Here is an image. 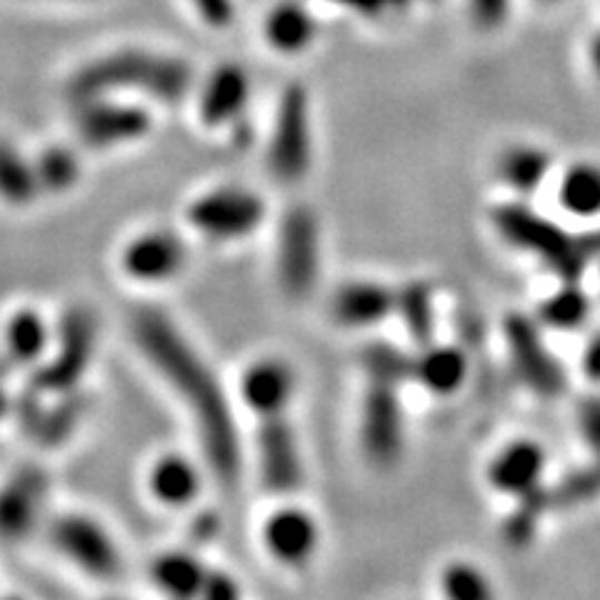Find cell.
I'll return each instance as SVG.
<instances>
[{
  "instance_id": "obj_1",
  "label": "cell",
  "mask_w": 600,
  "mask_h": 600,
  "mask_svg": "<svg viewBox=\"0 0 600 600\" xmlns=\"http://www.w3.org/2000/svg\"><path fill=\"white\" fill-rule=\"evenodd\" d=\"M133 338L166 383L183 400L193 416L208 466L223 483H233L240 470L238 430L226 390L188 338L166 313L143 308L133 316Z\"/></svg>"
},
{
  "instance_id": "obj_2",
  "label": "cell",
  "mask_w": 600,
  "mask_h": 600,
  "mask_svg": "<svg viewBox=\"0 0 600 600\" xmlns=\"http://www.w3.org/2000/svg\"><path fill=\"white\" fill-rule=\"evenodd\" d=\"M193 86V70L176 56L150 53V50H118L96 63L78 70L70 80V96L78 103L90 98H106L116 90H136L163 103H178Z\"/></svg>"
},
{
  "instance_id": "obj_3",
  "label": "cell",
  "mask_w": 600,
  "mask_h": 600,
  "mask_svg": "<svg viewBox=\"0 0 600 600\" xmlns=\"http://www.w3.org/2000/svg\"><path fill=\"white\" fill-rule=\"evenodd\" d=\"M493 223L508 243L526 250V253H533L566 280H573L593 253L590 240L570 236L568 230L550 223L548 218L520 203L500 206L493 213Z\"/></svg>"
},
{
  "instance_id": "obj_4",
  "label": "cell",
  "mask_w": 600,
  "mask_h": 600,
  "mask_svg": "<svg viewBox=\"0 0 600 600\" xmlns=\"http://www.w3.org/2000/svg\"><path fill=\"white\" fill-rule=\"evenodd\" d=\"M96 338H98V320L93 310L86 306L70 308L58 326L56 348L50 353V360L46 366H40L33 388L40 393H56L63 396L76 390L80 378L86 376V370L93 360L96 353Z\"/></svg>"
},
{
  "instance_id": "obj_5",
  "label": "cell",
  "mask_w": 600,
  "mask_h": 600,
  "mask_svg": "<svg viewBox=\"0 0 600 600\" xmlns=\"http://www.w3.org/2000/svg\"><path fill=\"white\" fill-rule=\"evenodd\" d=\"M313 138H310V103L300 86H288L278 100L268 163L283 183H298L308 173Z\"/></svg>"
},
{
  "instance_id": "obj_6",
  "label": "cell",
  "mask_w": 600,
  "mask_h": 600,
  "mask_svg": "<svg viewBox=\"0 0 600 600\" xmlns=\"http://www.w3.org/2000/svg\"><path fill=\"white\" fill-rule=\"evenodd\" d=\"M320 266L318 220L306 206L290 208L278 230V280L288 296L300 298L316 286Z\"/></svg>"
},
{
  "instance_id": "obj_7",
  "label": "cell",
  "mask_w": 600,
  "mask_h": 600,
  "mask_svg": "<svg viewBox=\"0 0 600 600\" xmlns=\"http://www.w3.org/2000/svg\"><path fill=\"white\" fill-rule=\"evenodd\" d=\"M50 543L83 573L110 580L120 570V553L108 530L83 513H63L50 523Z\"/></svg>"
},
{
  "instance_id": "obj_8",
  "label": "cell",
  "mask_w": 600,
  "mask_h": 600,
  "mask_svg": "<svg viewBox=\"0 0 600 600\" xmlns=\"http://www.w3.org/2000/svg\"><path fill=\"white\" fill-rule=\"evenodd\" d=\"M190 226L213 240L250 236L266 220L263 198L246 188H218L200 196L188 210Z\"/></svg>"
},
{
  "instance_id": "obj_9",
  "label": "cell",
  "mask_w": 600,
  "mask_h": 600,
  "mask_svg": "<svg viewBox=\"0 0 600 600\" xmlns=\"http://www.w3.org/2000/svg\"><path fill=\"white\" fill-rule=\"evenodd\" d=\"M360 443L370 463L393 466L403 450V408L393 386L370 383L360 410Z\"/></svg>"
},
{
  "instance_id": "obj_10",
  "label": "cell",
  "mask_w": 600,
  "mask_h": 600,
  "mask_svg": "<svg viewBox=\"0 0 600 600\" xmlns=\"http://www.w3.org/2000/svg\"><path fill=\"white\" fill-rule=\"evenodd\" d=\"M48 476L38 466H20L0 486V540L20 543L33 533L48 498Z\"/></svg>"
},
{
  "instance_id": "obj_11",
  "label": "cell",
  "mask_w": 600,
  "mask_h": 600,
  "mask_svg": "<svg viewBox=\"0 0 600 600\" xmlns=\"http://www.w3.org/2000/svg\"><path fill=\"white\" fill-rule=\"evenodd\" d=\"M76 130L90 148H113L143 138L150 130V113L146 108L113 103L106 98L80 100Z\"/></svg>"
},
{
  "instance_id": "obj_12",
  "label": "cell",
  "mask_w": 600,
  "mask_h": 600,
  "mask_svg": "<svg viewBox=\"0 0 600 600\" xmlns=\"http://www.w3.org/2000/svg\"><path fill=\"white\" fill-rule=\"evenodd\" d=\"M258 470L273 493H293L303 486V456L286 416L263 418L258 430Z\"/></svg>"
},
{
  "instance_id": "obj_13",
  "label": "cell",
  "mask_w": 600,
  "mask_h": 600,
  "mask_svg": "<svg viewBox=\"0 0 600 600\" xmlns=\"http://www.w3.org/2000/svg\"><path fill=\"white\" fill-rule=\"evenodd\" d=\"M506 336L510 358H513L520 380L543 396L558 393V390L563 388V370L558 368L556 358L550 356L543 340L538 338L533 323L526 318L513 316L506 326Z\"/></svg>"
},
{
  "instance_id": "obj_14",
  "label": "cell",
  "mask_w": 600,
  "mask_h": 600,
  "mask_svg": "<svg viewBox=\"0 0 600 600\" xmlns=\"http://www.w3.org/2000/svg\"><path fill=\"white\" fill-rule=\"evenodd\" d=\"M43 398L46 393H40L38 388L30 386L23 400L18 403V416L20 426L26 428L28 436L36 438V443L53 448L66 443L70 433L78 428L80 418L86 413V398H80L70 390V393L60 396L58 403L50 408L43 406Z\"/></svg>"
},
{
  "instance_id": "obj_15",
  "label": "cell",
  "mask_w": 600,
  "mask_h": 600,
  "mask_svg": "<svg viewBox=\"0 0 600 600\" xmlns=\"http://www.w3.org/2000/svg\"><path fill=\"white\" fill-rule=\"evenodd\" d=\"M186 243L170 230H150L123 250V270L138 283H166L186 266Z\"/></svg>"
},
{
  "instance_id": "obj_16",
  "label": "cell",
  "mask_w": 600,
  "mask_h": 600,
  "mask_svg": "<svg viewBox=\"0 0 600 600\" xmlns=\"http://www.w3.org/2000/svg\"><path fill=\"white\" fill-rule=\"evenodd\" d=\"M240 393L246 406L260 418L283 416L296 393L293 368L278 358H266L246 370L240 380Z\"/></svg>"
},
{
  "instance_id": "obj_17",
  "label": "cell",
  "mask_w": 600,
  "mask_h": 600,
  "mask_svg": "<svg viewBox=\"0 0 600 600\" xmlns=\"http://www.w3.org/2000/svg\"><path fill=\"white\" fill-rule=\"evenodd\" d=\"M263 540L280 563L303 566L318 548V526L303 508L286 506L268 518Z\"/></svg>"
},
{
  "instance_id": "obj_18",
  "label": "cell",
  "mask_w": 600,
  "mask_h": 600,
  "mask_svg": "<svg viewBox=\"0 0 600 600\" xmlns=\"http://www.w3.org/2000/svg\"><path fill=\"white\" fill-rule=\"evenodd\" d=\"M546 453L533 440H516L500 450L490 463L488 478L490 486L506 496L526 498L536 493L540 478H543Z\"/></svg>"
},
{
  "instance_id": "obj_19",
  "label": "cell",
  "mask_w": 600,
  "mask_h": 600,
  "mask_svg": "<svg viewBox=\"0 0 600 600\" xmlns=\"http://www.w3.org/2000/svg\"><path fill=\"white\" fill-rule=\"evenodd\" d=\"M333 318L346 328H373L396 310V293L373 280H350L333 296Z\"/></svg>"
},
{
  "instance_id": "obj_20",
  "label": "cell",
  "mask_w": 600,
  "mask_h": 600,
  "mask_svg": "<svg viewBox=\"0 0 600 600\" xmlns=\"http://www.w3.org/2000/svg\"><path fill=\"white\" fill-rule=\"evenodd\" d=\"M250 98V80L243 68L233 63L216 68L200 90V118L206 126H228L243 113Z\"/></svg>"
},
{
  "instance_id": "obj_21",
  "label": "cell",
  "mask_w": 600,
  "mask_h": 600,
  "mask_svg": "<svg viewBox=\"0 0 600 600\" xmlns=\"http://www.w3.org/2000/svg\"><path fill=\"white\" fill-rule=\"evenodd\" d=\"M3 346L10 363L38 366L50 353L53 330L36 308H18L3 328Z\"/></svg>"
},
{
  "instance_id": "obj_22",
  "label": "cell",
  "mask_w": 600,
  "mask_h": 600,
  "mask_svg": "<svg viewBox=\"0 0 600 600\" xmlns=\"http://www.w3.org/2000/svg\"><path fill=\"white\" fill-rule=\"evenodd\" d=\"M150 493L168 508H186L193 503L200 493V470L193 460L178 453H170L156 460L148 478Z\"/></svg>"
},
{
  "instance_id": "obj_23",
  "label": "cell",
  "mask_w": 600,
  "mask_h": 600,
  "mask_svg": "<svg viewBox=\"0 0 600 600\" xmlns=\"http://www.w3.org/2000/svg\"><path fill=\"white\" fill-rule=\"evenodd\" d=\"M468 358L453 346L428 343L413 358V380L436 396H450L466 383Z\"/></svg>"
},
{
  "instance_id": "obj_24",
  "label": "cell",
  "mask_w": 600,
  "mask_h": 600,
  "mask_svg": "<svg viewBox=\"0 0 600 600\" xmlns=\"http://www.w3.org/2000/svg\"><path fill=\"white\" fill-rule=\"evenodd\" d=\"M318 33L316 18L308 13V8L293 0L278 3L266 18V38L280 53H300L306 50Z\"/></svg>"
},
{
  "instance_id": "obj_25",
  "label": "cell",
  "mask_w": 600,
  "mask_h": 600,
  "mask_svg": "<svg viewBox=\"0 0 600 600\" xmlns=\"http://www.w3.org/2000/svg\"><path fill=\"white\" fill-rule=\"evenodd\" d=\"M208 570L203 563L186 550H170L158 556L150 568L153 583L170 598H200Z\"/></svg>"
},
{
  "instance_id": "obj_26",
  "label": "cell",
  "mask_w": 600,
  "mask_h": 600,
  "mask_svg": "<svg viewBox=\"0 0 600 600\" xmlns=\"http://www.w3.org/2000/svg\"><path fill=\"white\" fill-rule=\"evenodd\" d=\"M433 300H436L433 288L423 283V280L408 283L396 293L393 313L400 316V323H403L406 333L420 348L433 343V336H436V303Z\"/></svg>"
},
{
  "instance_id": "obj_27",
  "label": "cell",
  "mask_w": 600,
  "mask_h": 600,
  "mask_svg": "<svg viewBox=\"0 0 600 600\" xmlns=\"http://www.w3.org/2000/svg\"><path fill=\"white\" fill-rule=\"evenodd\" d=\"M43 193L33 160H28L10 140H0V200L23 208Z\"/></svg>"
},
{
  "instance_id": "obj_28",
  "label": "cell",
  "mask_w": 600,
  "mask_h": 600,
  "mask_svg": "<svg viewBox=\"0 0 600 600\" xmlns=\"http://www.w3.org/2000/svg\"><path fill=\"white\" fill-rule=\"evenodd\" d=\"M498 173L508 188L530 196L550 173V156L536 146H513L498 160Z\"/></svg>"
},
{
  "instance_id": "obj_29",
  "label": "cell",
  "mask_w": 600,
  "mask_h": 600,
  "mask_svg": "<svg viewBox=\"0 0 600 600\" xmlns=\"http://www.w3.org/2000/svg\"><path fill=\"white\" fill-rule=\"evenodd\" d=\"M558 200L570 216L598 218L600 216V166L578 163L568 168L558 186Z\"/></svg>"
},
{
  "instance_id": "obj_30",
  "label": "cell",
  "mask_w": 600,
  "mask_h": 600,
  "mask_svg": "<svg viewBox=\"0 0 600 600\" xmlns=\"http://www.w3.org/2000/svg\"><path fill=\"white\" fill-rule=\"evenodd\" d=\"M360 366L370 378V383L403 386L413 378V358L406 350L390 343H370L360 350Z\"/></svg>"
},
{
  "instance_id": "obj_31",
  "label": "cell",
  "mask_w": 600,
  "mask_h": 600,
  "mask_svg": "<svg viewBox=\"0 0 600 600\" xmlns=\"http://www.w3.org/2000/svg\"><path fill=\"white\" fill-rule=\"evenodd\" d=\"M36 176L43 193H66L80 178V163L73 150L66 146H48L36 160Z\"/></svg>"
},
{
  "instance_id": "obj_32",
  "label": "cell",
  "mask_w": 600,
  "mask_h": 600,
  "mask_svg": "<svg viewBox=\"0 0 600 600\" xmlns=\"http://www.w3.org/2000/svg\"><path fill=\"white\" fill-rule=\"evenodd\" d=\"M588 316V298L583 290H578L576 286H563L558 288L553 296H548L540 306V318L546 320L548 326L570 330L583 323Z\"/></svg>"
},
{
  "instance_id": "obj_33",
  "label": "cell",
  "mask_w": 600,
  "mask_h": 600,
  "mask_svg": "<svg viewBox=\"0 0 600 600\" xmlns=\"http://www.w3.org/2000/svg\"><path fill=\"white\" fill-rule=\"evenodd\" d=\"M440 583H443V596L450 600H488L493 596L488 578L468 563H456L446 568Z\"/></svg>"
},
{
  "instance_id": "obj_34",
  "label": "cell",
  "mask_w": 600,
  "mask_h": 600,
  "mask_svg": "<svg viewBox=\"0 0 600 600\" xmlns=\"http://www.w3.org/2000/svg\"><path fill=\"white\" fill-rule=\"evenodd\" d=\"M510 13V0H470V16H473L476 26L493 30L506 23Z\"/></svg>"
},
{
  "instance_id": "obj_35",
  "label": "cell",
  "mask_w": 600,
  "mask_h": 600,
  "mask_svg": "<svg viewBox=\"0 0 600 600\" xmlns=\"http://www.w3.org/2000/svg\"><path fill=\"white\" fill-rule=\"evenodd\" d=\"M240 588L233 578L228 573H220V570H208L203 588H200V598L206 600H233L238 598Z\"/></svg>"
},
{
  "instance_id": "obj_36",
  "label": "cell",
  "mask_w": 600,
  "mask_h": 600,
  "mask_svg": "<svg viewBox=\"0 0 600 600\" xmlns=\"http://www.w3.org/2000/svg\"><path fill=\"white\" fill-rule=\"evenodd\" d=\"M208 26L226 28L233 20V0H190Z\"/></svg>"
},
{
  "instance_id": "obj_37",
  "label": "cell",
  "mask_w": 600,
  "mask_h": 600,
  "mask_svg": "<svg viewBox=\"0 0 600 600\" xmlns=\"http://www.w3.org/2000/svg\"><path fill=\"white\" fill-rule=\"evenodd\" d=\"M338 6H346L350 10H356V13L363 16H378L383 13L386 8H400L406 6L408 0H336Z\"/></svg>"
},
{
  "instance_id": "obj_38",
  "label": "cell",
  "mask_w": 600,
  "mask_h": 600,
  "mask_svg": "<svg viewBox=\"0 0 600 600\" xmlns=\"http://www.w3.org/2000/svg\"><path fill=\"white\" fill-rule=\"evenodd\" d=\"M586 373L590 378H600V336L586 350Z\"/></svg>"
},
{
  "instance_id": "obj_39",
  "label": "cell",
  "mask_w": 600,
  "mask_h": 600,
  "mask_svg": "<svg viewBox=\"0 0 600 600\" xmlns=\"http://www.w3.org/2000/svg\"><path fill=\"white\" fill-rule=\"evenodd\" d=\"M588 58H590V68H593L596 78L600 80V30L598 33L590 38V46H588Z\"/></svg>"
},
{
  "instance_id": "obj_40",
  "label": "cell",
  "mask_w": 600,
  "mask_h": 600,
  "mask_svg": "<svg viewBox=\"0 0 600 600\" xmlns=\"http://www.w3.org/2000/svg\"><path fill=\"white\" fill-rule=\"evenodd\" d=\"M10 406H13V403H10V396H8V390L3 388V380H0V418H3V416L8 413V410H10Z\"/></svg>"
},
{
  "instance_id": "obj_41",
  "label": "cell",
  "mask_w": 600,
  "mask_h": 600,
  "mask_svg": "<svg viewBox=\"0 0 600 600\" xmlns=\"http://www.w3.org/2000/svg\"><path fill=\"white\" fill-rule=\"evenodd\" d=\"M3 376H6V366H3V360H0V380H3Z\"/></svg>"
},
{
  "instance_id": "obj_42",
  "label": "cell",
  "mask_w": 600,
  "mask_h": 600,
  "mask_svg": "<svg viewBox=\"0 0 600 600\" xmlns=\"http://www.w3.org/2000/svg\"><path fill=\"white\" fill-rule=\"evenodd\" d=\"M543 3H556V0H543Z\"/></svg>"
}]
</instances>
